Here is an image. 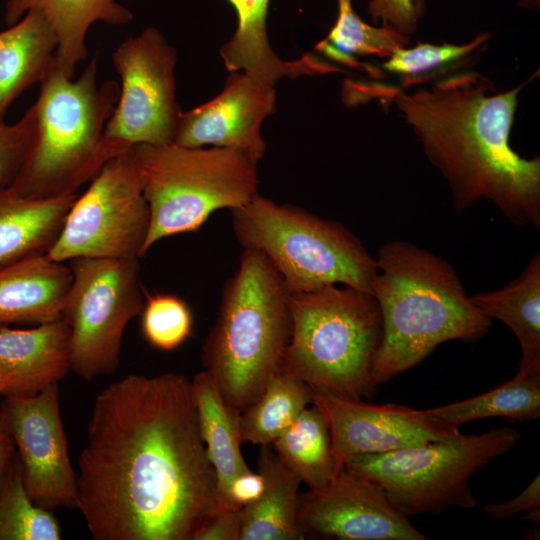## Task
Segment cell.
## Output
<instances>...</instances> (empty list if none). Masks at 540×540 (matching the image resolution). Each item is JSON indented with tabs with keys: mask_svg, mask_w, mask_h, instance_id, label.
I'll list each match as a JSON object with an SVG mask.
<instances>
[{
	"mask_svg": "<svg viewBox=\"0 0 540 540\" xmlns=\"http://www.w3.org/2000/svg\"><path fill=\"white\" fill-rule=\"evenodd\" d=\"M219 506L191 380L129 374L97 394L77 472L92 539L194 540Z\"/></svg>",
	"mask_w": 540,
	"mask_h": 540,
	"instance_id": "obj_1",
	"label": "cell"
},
{
	"mask_svg": "<svg viewBox=\"0 0 540 540\" xmlns=\"http://www.w3.org/2000/svg\"><path fill=\"white\" fill-rule=\"evenodd\" d=\"M538 74L499 93L478 71L445 76L411 93L380 90L447 182L455 212L486 199L512 224L540 228V157H522L510 145L519 96Z\"/></svg>",
	"mask_w": 540,
	"mask_h": 540,
	"instance_id": "obj_2",
	"label": "cell"
},
{
	"mask_svg": "<svg viewBox=\"0 0 540 540\" xmlns=\"http://www.w3.org/2000/svg\"><path fill=\"white\" fill-rule=\"evenodd\" d=\"M375 260L371 293L383 327L372 369L376 387L418 365L444 342L476 341L489 332L492 320L472 303L445 259L394 240Z\"/></svg>",
	"mask_w": 540,
	"mask_h": 540,
	"instance_id": "obj_3",
	"label": "cell"
},
{
	"mask_svg": "<svg viewBox=\"0 0 540 540\" xmlns=\"http://www.w3.org/2000/svg\"><path fill=\"white\" fill-rule=\"evenodd\" d=\"M119 94L118 82L97 83L96 56L76 80L54 60L32 105L35 127L28 152L9 188L30 198L77 193L109 159L129 149L104 137Z\"/></svg>",
	"mask_w": 540,
	"mask_h": 540,
	"instance_id": "obj_4",
	"label": "cell"
},
{
	"mask_svg": "<svg viewBox=\"0 0 540 540\" xmlns=\"http://www.w3.org/2000/svg\"><path fill=\"white\" fill-rule=\"evenodd\" d=\"M289 297L268 259L244 248L201 357L226 403L240 414L283 365L291 334Z\"/></svg>",
	"mask_w": 540,
	"mask_h": 540,
	"instance_id": "obj_5",
	"label": "cell"
},
{
	"mask_svg": "<svg viewBox=\"0 0 540 540\" xmlns=\"http://www.w3.org/2000/svg\"><path fill=\"white\" fill-rule=\"evenodd\" d=\"M291 334L283 365L307 385L350 399L377 392L372 369L383 327L374 296L331 284L290 292Z\"/></svg>",
	"mask_w": 540,
	"mask_h": 540,
	"instance_id": "obj_6",
	"label": "cell"
},
{
	"mask_svg": "<svg viewBox=\"0 0 540 540\" xmlns=\"http://www.w3.org/2000/svg\"><path fill=\"white\" fill-rule=\"evenodd\" d=\"M133 157L149 208L144 256L158 241L197 231L219 209L258 194L257 163L234 149L137 144Z\"/></svg>",
	"mask_w": 540,
	"mask_h": 540,
	"instance_id": "obj_7",
	"label": "cell"
},
{
	"mask_svg": "<svg viewBox=\"0 0 540 540\" xmlns=\"http://www.w3.org/2000/svg\"><path fill=\"white\" fill-rule=\"evenodd\" d=\"M244 248L263 254L292 293L340 284L371 293L377 264L344 225L256 194L231 210Z\"/></svg>",
	"mask_w": 540,
	"mask_h": 540,
	"instance_id": "obj_8",
	"label": "cell"
},
{
	"mask_svg": "<svg viewBox=\"0 0 540 540\" xmlns=\"http://www.w3.org/2000/svg\"><path fill=\"white\" fill-rule=\"evenodd\" d=\"M517 429L500 427L482 434L408 446L350 458L343 468L379 485L394 506L410 517L476 506L470 478L506 455L520 441Z\"/></svg>",
	"mask_w": 540,
	"mask_h": 540,
	"instance_id": "obj_9",
	"label": "cell"
},
{
	"mask_svg": "<svg viewBox=\"0 0 540 540\" xmlns=\"http://www.w3.org/2000/svg\"><path fill=\"white\" fill-rule=\"evenodd\" d=\"M70 262L72 280L60 317L70 330L71 370L92 381L117 370L125 329L143 309L139 259Z\"/></svg>",
	"mask_w": 540,
	"mask_h": 540,
	"instance_id": "obj_10",
	"label": "cell"
},
{
	"mask_svg": "<svg viewBox=\"0 0 540 540\" xmlns=\"http://www.w3.org/2000/svg\"><path fill=\"white\" fill-rule=\"evenodd\" d=\"M132 147L109 159L76 197L47 252L50 259L142 257L150 216Z\"/></svg>",
	"mask_w": 540,
	"mask_h": 540,
	"instance_id": "obj_11",
	"label": "cell"
},
{
	"mask_svg": "<svg viewBox=\"0 0 540 540\" xmlns=\"http://www.w3.org/2000/svg\"><path fill=\"white\" fill-rule=\"evenodd\" d=\"M120 94L104 137L116 144L172 143L182 111L176 101L177 53L155 27L122 41L112 55Z\"/></svg>",
	"mask_w": 540,
	"mask_h": 540,
	"instance_id": "obj_12",
	"label": "cell"
},
{
	"mask_svg": "<svg viewBox=\"0 0 540 540\" xmlns=\"http://www.w3.org/2000/svg\"><path fill=\"white\" fill-rule=\"evenodd\" d=\"M0 412L14 441L32 501L52 512L76 509L77 472L69 457L58 384L35 396L5 398Z\"/></svg>",
	"mask_w": 540,
	"mask_h": 540,
	"instance_id": "obj_13",
	"label": "cell"
},
{
	"mask_svg": "<svg viewBox=\"0 0 540 540\" xmlns=\"http://www.w3.org/2000/svg\"><path fill=\"white\" fill-rule=\"evenodd\" d=\"M297 516L305 538L428 539L379 485L345 468L325 486L300 493Z\"/></svg>",
	"mask_w": 540,
	"mask_h": 540,
	"instance_id": "obj_14",
	"label": "cell"
},
{
	"mask_svg": "<svg viewBox=\"0 0 540 540\" xmlns=\"http://www.w3.org/2000/svg\"><path fill=\"white\" fill-rule=\"evenodd\" d=\"M308 388L311 404L320 411L330 432L335 475L347 460L358 455L386 453L462 434L459 427L433 421L424 410L391 403L370 404Z\"/></svg>",
	"mask_w": 540,
	"mask_h": 540,
	"instance_id": "obj_15",
	"label": "cell"
},
{
	"mask_svg": "<svg viewBox=\"0 0 540 540\" xmlns=\"http://www.w3.org/2000/svg\"><path fill=\"white\" fill-rule=\"evenodd\" d=\"M274 86L247 73L232 72L216 97L181 113L172 143L230 148L258 162L266 151L262 123L276 111Z\"/></svg>",
	"mask_w": 540,
	"mask_h": 540,
	"instance_id": "obj_16",
	"label": "cell"
},
{
	"mask_svg": "<svg viewBox=\"0 0 540 540\" xmlns=\"http://www.w3.org/2000/svg\"><path fill=\"white\" fill-rule=\"evenodd\" d=\"M70 330L60 317L33 328L0 325V396L31 397L71 370Z\"/></svg>",
	"mask_w": 540,
	"mask_h": 540,
	"instance_id": "obj_17",
	"label": "cell"
},
{
	"mask_svg": "<svg viewBox=\"0 0 540 540\" xmlns=\"http://www.w3.org/2000/svg\"><path fill=\"white\" fill-rule=\"evenodd\" d=\"M226 1L237 14L236 30L220 49L228 71H242L271 85L284 77L294 79L342 71L312 53L293 61L280 59L271 48L267 34L270 0Z\"/></svg>",
	"mask_w": 540,
	"mask_h": 540,
	"instance_id": "obj_18",
	"label": "cell"
},
{
	"mask_svg": "<svg viewBox=\"0 0 540 540\" xmlns=\"http://www.w3.org/2000/svg\"><path fill=\"white\" fill-rule=\"evenodd\" d=\"M122 1L129 0H5L4 20L9 27L30 11L40 12L57 40L55 62L65 76L73 78L88 55L86 37L94 23L122 26L133 20Z\"/></svg>",
	"mask_w": 540,
	"mask_h": 540,
	"instance_id": "obj_19",
	"label": "cell"
},
{
	"mask_svg": "<svg viewBox=\"0 0 540 540\" xmlns=\"http://www.w3.org/2000/svg\"><path fill=\"white\" fill-rule=\"evenodd\" d=\"M71 280V268L47 254L0 267V325L60 318Z\"/></svg>",
	"mask_w": 540,
	"mask_h": 540,
	"instance_id": "obj_20",
	"label": "cell"
},
{
	"mask_svg": "<svg viewBox=\"0 0 540 540\" xmlns=\"http://www.w3.org/2000/svg\"><path fill=\"white\" fill-rule=\"evenodd\" d=\"M77 196L30 198L10 188L0 191V267L47 254Z\"/></svg>",
	"mask_w": 540,
	"mask_h": 540,
	"instance_id": "obj_21",
	"label": "cell"
},
{
	"mask_svg": "<svg viewBox=\"0 0 540 540\" xmlns=\"http://www.w3.org/2000/svg\"><path fill=\"white\" fill-rule=\"evenodd\" d=\"M470 298L483 315L500 320L516 336L521 349L518 371L540 375V252L502 288Z\"/></svg>",
	"mask_w": 540,
	"mask_h": 540,
	"instance_id": "obj_22",
	"label": "cell"
},
{
	"mask_svg": "<svg viewBox=\"0 0 540 540\" xmlns=\"http://www.w3.org/2000/svg\"><path fill=\"white\" fill-rule=\"evenodd\" d=\"M56 48L50 25L37 11L0 32V124L16 98L41 82L55 60Z\"/></svg>",
	"mask_w": 540,
	"mask_h": 540,
	"instance_id": "obj_23",
	"label": "cell"
},
{
	"mask_svg": "<svg viewBox=\"0 0 540 540\" xmlns=\"http://www.w3.org/2000/svg\"><path fill=\"white\" fill-rule=\"evenodd\" d=\"M258 471L265 487L254 503L241 508L240 540L305 539L297 516L300 478L270 446H261Z\"/></svg>",
	"mask_w": 540,
	"mask_h": 540,
	"instance_id": "obj_24",
	"label": "cell"
},
{
	"mask_svg": "<svg viewBox=\"0 0 540 540\" xmlns=\"http://www.w3.org/2000/svg\"><path fill=\"white\" fill-rule=\"evenodd\" d=\"M191 383L201 436L216 475L218 499L223 504L231 481L250 470L240 448V413L226 403L206 370L197 373Z\"/></svg>",
	"mask_w": 540,
	"mask_h": 540,
	"instance_id": "obj_25",
	"label": "cell"
},
{
	"mask_svg": "<svg viewBox=\"0 0 540 540\" xmlns=\"http://www.w3.org/2000/svg\"><path fill=\"white\" fill-rule=\"evenodd\" d=\"M433 421L459 427L483 418L525 422L540 416V375L517 371L508 381L475 397L424 410Z\"/></svg>",
	"mask_w": 540,
	"mask_h": 540,
	"instance_id": "obj_26",
	"label": "cell"
},
{
	"mask_svg": "<svg viewBox=\"0 0 540 540\" xmlns=\"http://www.w3.org/2000/svg\"><path fill=\"white\" fill-rule=\"evenodd\" d=\"M311 404L306 382L284 365L239 417L242 443L271 446Z\"/></svg>",
	"mask_w": 540,
	"mask_h": 540,
	"instance_id": "obj_27",
	"label": "cell"
},
{
	"mask_svg": "<svg viewBox=\"0 0 540 540\" xmlns=\"http://www.w3.org/2000/svg\"><path fill=\"white\" fill-rule=\"evenodd\" d=\"M271 446L308 489L325 486L335 475L330 432L314 405L306 407Z\"/></svg>",
	"mask_w": 540,
	"mask_h": 540,
	"instance_id": "obj_28",
	"label": "cell"
},
{
	"mask_svg": "<svg viewBox=\"0 0 540 540\" xmlns=\"http://www.w3.org/2000/svg\"><path fill=\"white\" fill-rule=\"evenodd\" d=\"M52 511L36 505L26 490L17 453L0 489V540H60Z\"/></svg>",
	"mask_w": 540,
	"mask_h": 540,
	"instance_id": "obj_29",
	"label": "cell"
},
{
	"mask_svg": "<svg viewBox=\"0 0 540 540\" xmlns=\"http://www.w3.org/2000/svg\"><path fill=\"white\" fill-rule=\"evenodd\" d=\"M338 14L325 41L349 55L377 56L387 59L410 37L388 27L370 25L355 12L352 0H337Z\"/></svg>",
	"mask_w": 540,
	"mask_h": 540,
	"instance_id": "obj_30",
	"label": "cell"
},
{
	"mask_svg": "<svg viewBox=\"0 0 540 540\" xmlns=\"http://www.w3.org/2000/svg\"><path fill=\"white\" fill-rule=\"evenodd\" d=\"M141 332L154 348L173 351L193 333V315L187 302L171 293H149L144 289L140 314Z\"/></svg>",
	"mask_w": 540,
	"mask_h": 540,
	"instance_id": "obj_31",
	"label": "cell"
},
{
	"mask_svg": "<svg viewBox=\"0 0 540 540\" xmlns=\"http://www.w3.org/2000/svg\"><path fill=\"white\" fill-rule=\"evenodd\" d=\"M491 39L492 34L484 31L462 44L418 42L413 47L406 46L395 50L382 63V68L392 74L403 76V84L407 87L415 77L464 59Z\"/></svg>",
	"mask_w": 540,
	"mask_h": 540,
	"instance_id": "obj_32",
	"label": "cell"
},
{
	"mask_svg": "<svg viewBox=\"0 0 540 540\" xmlns=\"http://www.w3.org/2000/svg\"><path fill=\"white\" fill-rule=\"evenodd\" d=\"M35 127L33 106L14 124H0V191L9 188L28 152Z\"/></svg>",
	"mask_w": 540,
	"mask_h": 540,
	"instance_id": "obj_33",
	"label": "cell"
},
{
	"mask_svg": "<svg viewBox=\"0 0 540 540\" xmlns=\"http://www.w3.org/2000/svg\"><path fill=\"white\" fill-rule=\"evenodd\" d=\"M426 0H369L368 14L374 25L391 27L411 36L426 13Z\"/></svg>",
	"mask_w": 540,
	"mask_h": 540,
	"instance_id": "obj_34",
	"label": "cell"
},
{
	"mask_svg": "<svg viewBox=\"0 0 540 540\" xmlns=\"http://www.w3.org/2000/svg\"><path fill=\"white\" fill-rule=\"evenodd\" d=\"M485 515L496 520H507L525 513V519L539 525L540 522V475L539 473L528 486L516 497L504 503L486 504Z\"/></svg>",
	"mask_w": 540,
	"mask_h": 540,
	"instance_id": "obj_35",
	"label": "cell"
},
{
	"mask_svg": "<svg viewBox=\"0 0 540 540\" xmlns=\"http://www.w3.org/2000/svg\"><path fill=\"white\" fill-rule=\"evenodd\" d=\"M241 508L220 504L194 540H240Z\"/></svg>",
	"mask_w": 540,
	"mask_h": 540,
	"instance_id": "obj_36",
	"label": "cell"
},
{
	"mask_svg": "<svg viewBox=\"0 0 540 540\" xmlns=\"http://www.w3.org/2000/svg\"><path fill=\"white\" fill-rule=\"evenodd\" d=\"M265 487L263 475L257 471L243 472L237 475L229 484L224 505L243 508L254 503L262 494Z\"/></svg>",
	"mask_w": 540,
	"mask_h": 540,
	"instance_id": "obj_37",
	"label": "cell"
},
{
	"mask_svg": "<svg viewBox=\"0 0 540 540\" xmlns=\"http://www.w3.org/2000/svg\"><path fill=\"white\" fill-rule=\"evenodd\" d=\"M15 453L14 441L0 412V489Z\"/></svg>",
	"mask_w": 540,
	"mask_h": 540,
	"instance_id": "obj_38",
	"label": "cell"
},
{
	"mask_svg": "<svg viewBox=\"0 0 540 540\" xmlns=\"http://www.w3.org/2000/svg\"><path fill=\"white\" fill-rule=\"evenodd\" d=\"M518 7L532 12H539L540 0H516Z\"/></svg>",
	"mask_w": 540,
	"mask_h": 540,
	"instance_id": "obj_39",
	"label": "cell"
}]
</instances>
